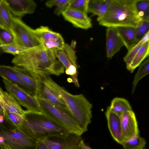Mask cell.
<instances>
[{"label":"cell","instance_id":"22","mask_svg":"<svg viewBox=\"0 0 149 149\" xmlns=\"http://www.w3.org/2000/svg\"><path fill=\"white\" fill-rule=\"evenodd\" d=\"M110 109L120 117L125 112L132 110V107L126 99L116 97L112 100Z\"/></svg>","mask_w":149,"mask_h":149},{"label":"cell","instance_id":"5","mask_svg":"<svg viewBox=\"0 0 149 149\" xmlns=\"http://www.w3.org/2000/svg\"><path fill=\"white\" fill-rule=\"evenodd\" d=\"M41 113L69 133L81 136L84 133L66 107L57 105L35 97Z\"/></svg>","mask_w":149,"mask_h":149},{"label":"cell","instance_id":"38","mask_svg":"<svg viewBox=\"0 0 149 149\" xmlns=\"http://www.w3.org/2000/svg\"><path fill=\"white\" fill-rule=\"evenodd\" d=\"M81 144L83 149H91L90 147L84 143L83 140L81 141Z\"/></svg>","mask_w":149,"mask_h":149},{"label":"cell","instance_id":"10","mask_svg":"<svg viewBox=\"0 0 149 149\" xmlns=\"http://www.w3.org/2000/svg\"><path fill=\"white\" fill-rule=\"evenodd\" d=\"M81 136L69 133L65 136L52 137L44 141L49 149H83Z\"/></svg>","mask_w":149,"mask_h":149},{"label":"cell","instance_id":"42","mask_svg":"<svg viewBox=\"0 0 149 149\" xmlns=\"http://www.w3.org/2000/svg\"><path fill=\"white\" fill-rule=\"evenodd\" d=\"M1 0H0V3L1 2Z\"/></svg>","mask_w":149,"mask_h":149},{"label":"cell","instance_id":"43","mask_svg":"<svg viewBox=\"0 0 149 149\" xmlns=\"http://www.w3.org/2000/svg\"><path fill=\"white\" fill-rule=\"evenodd\" d=\"M143 149H146L145 148Z\"/></svg>","mask_w":149,"mask_h":149},{"label":"cell","instance_id":"6","mask_svg":"<svg viewBox=\"0 0 149 149\" xmlns=\"http://www.w3.org/2000/svg\"><path fill=\"white\" fill-rule=\"evenodd\" d=\"M0 135L11 149H36L37 141L6 120L0 124Z\"/></svg>","mask_w":149,"mask_h":149},{"label":"cell","instance_id":"39","mask_svg":"<svg viewBox=\"0 0 149 149\" xmlns=\"http://www.w3.org/2000/svg\"><path fill=\"white\" fill-rule=\"evenodd\" d=\"M76 42L74 40H73L70 46L73 49H74L76 47Z\"/></svg>","mask_w":149,"mask_h":149},{"label":"cell","instance_id":"2","mask_svg":"<svg viewBox=\"0 0 149 149\" xmlns=\"http://www.w3.org/2000/svg\"><path fill=\"white\" fill-rule=\"evenodd\" d=\"M42 82L63 100L83 132L87 131L92 118V104L83 94L74 95L69 93L54 82L50 76L44 79Z\"/></svg>","mask_w":149,"mask_h":149},{"label":"cell","instance_id":"25","mask_svg":"<svg viewBox=\"0 0 149 149\" xmlns=\"http://www.w3.org/2000/svg\"><path fill=\"white\" fill-rule=\"evenodd\" d=\"M13 67L22 79L33 88L36 92L39 86L40 81L37 80L25 69L15 66Z\"/></svg>","mask_w":149,"mask_h":149},{"label":"cell","instance_id":"30","mask_svg":"<svg viewBox=\"0 0 149 149\" xmlns=\"http://www.w3.org/2000/svg\"><path fill=\"white\" fill-rule=\"evenodd\" d=\"M29 48L21 46L15 42L8 44L0 45V49L3 52L10 54L16 56Z\"/></svg>","mask_w":149,"mask_h":149},{"label":"cell","instance_id":"15","mask_svg":"<svg viewBox=\"0 0 149 149\" xmlns=\"http://www.w3.org/2000/svg\"><path fill=\"white\" fill-rule=\"evenodd\" d=\"M61 15L65 20L70 23L75 27L86 30L92 27L91 19L86 13L66 9Z\"/></svg>","mask_w":149,"mask_h":149},{"label":"cell","instance_id":"12","mask_svg":"<svg viewBox=\"0 0 149 149\" xmlns=\"http://www.w3.org/2000/svg\"><path fill=\"white\" fill-rule=\"evenodd\" d=\"M0 76L31 95L33 97L36 96V90L22 79L13 69V66L0 65Z\"/></svg>","mask_w":149,"mask_h":149},{"label":"cell","instance_id":"14","mask_svg":"<svg viewBox=\"0 0 149 149\" xmlns=\"http://www.w3.org/2000/svg\"><path fill=\"white\" fill-rule=\"evenodd\" d=\"M106 36V56L111 58L125 44L116 27H107Z\"/></svg>","mask_w":149,"mask_h":149},{"label":"cell","instance_id":"36","mask_svg":"<svg viewBox=\"0 0 149 149\" xmlns=\"http://www.w3.org/2000/svg\"><path fill=\"white\" fill-rule=\"evenodd\" d=\"M36 149H49V148L44 141H37Z\"/></svg>","mask_w":149,"mask_h":149},{"label":"cell","instance_id":"24","mask_svg":"<svg viewBox=\"0 0 149 149\" xmlns=\"http://www.w3.org/2000/svg\"><path fill=\"white\" fill-rule=\"evenodd\" d=\"M13 17L5 0H1L0 3V25L11 30Z\"/></svg>","mask_w":149,"mask_h":149},{"label":"cell","instance_id":"44","mask_svg":"<svg viewBox=\"0 0 149 149\" xmlns=\"http://www.w3.org/2000/svg\"><path fill=\"white\" fill-rule=\"evenodd\" d=\"M1 136H0V137Z\"/></svg>","mask_w":149,"mask_h":149},{"label":"cell","instance_id":"27","mask_svg":"<svg viewBox=\"0 0 149 149\" xmlns=\"http://www.w3.org/2000/svg\"><path fill=\"white\" fill-rule=\"evenodd\" d=\"M149 40V31L145 35L141 40L135 45L130 50L123 58L126 64L127 68H128L136 54L146 42Z\"/></svg>","mask_w":149,"mask_h":149},{"label":"cell","instance_id":"18","mask_svg":"<svg viewBox=\"0 0 149 149\" xmlns=\"http://www.w3.org/2000/svg\"><path fill=\"white\" fill-rule=\"evenodd\" d=\"M1 102L4 110L22 116H24L25 111L21 107L18 102L8 92L3 91Z\"/></svg>","mask_w":149,"mask_h":149},{"label":"cell","instance_id":"41","mask_svg":"<svg viewBox=\"0 0 149 149\" xmlns=\"http://www.w3.org/2000/svg\"><path fill=\"white\" fill-rule=\"evenodd\" d=\"M3 91L2 90V89L0 87V100L1 102V101L2 93Z\"/></svg>","mask_w":149,"mask_h":149},{"label":"cell","instance_id":"32","mask_svg":"<svg viewBox=\"0 0 149 149\" xmlns=\"http://www.w3.org/2000/svg\"><path fill=\"white\" fill-rule=\"evenodd\" d=\"M14 42L15 38L12 31L0 25V45H6Z\"/></svg>","mask_w":149,"mask_h":149},{"label":"cell","instance_id":"35","mask_svg":"<svg viewBox=\"0 0 149 149\" xmlns=\"http://www.w3.org/2000/svg\"><path fill=\"white\" fill-rule=\"evenodd\" d=\"M136 7L141 17L143 13L149 10V0H136Z\"/></svg>","mask_w":149,"mask_h":149},{"label":"cell","instance_id":"20","mask_svg":"<svg viewBox=\"0 0 149 149\" xmlns=\"http://www.w3.org/2000/svg\"><path fill=\"white\" fill-rule=\"evenodd\" d=\"M35 33L42 45L45 46L61 34L51 30L48 27L41 26L34 29Z\"/></svg>","mask_w":149,"mask_h":149},{"label":"cell","instance_id":"40","mask_svg":"<svg viewBox=\"0 0 149 149\" xmlns=\"http://www.w3.org/2000/svg\"><path fill=\"white\" fill-rule=\"evenodd\" d=\"M5 139L3 137L1 136L0 137V145H2L4 144Z\"/></svg>","mask_w":149,"mask_h":149},{"label":"cell","instance_id":"4","mask_svg":"<svg viewBox=\"0 0 149 149\" xmlns=\"http://www.w3.org/2000/svg\"><path fill=\"white\" fill-rule=\"evenodd\" d=\"M37 141L52 137H60L69 133L41 113L25 111L22 124L18 128Z\"/></svg>","mask_w":149,"mask_h":149},{"label":"cell","instance_id":"11","mask_svg":"<svg viewBox=\"0 0 149 149\" xmlns=\"http://www.w3.org/2000/svg\"><path fill=\"white\" fill-rule=\"evenodd\" d=\"M13 17L21 19L25 15L33 13L36 4L33 0H4Z\"/></svg>","mask_w":149,"mask_h":149},{"label":"cell","instance_id":"21","mask_svg":"<svg viewBox=\"0 0 149 149\" xmlns=\"http://www.w3.org/2000/svg\"><path fill=\"white\" fill-rule=\"evenodd\" d=\"M111 1V0H89L88 13L101 17L106 13Z\"/></svg>","mask_w":149,"mask_h":149},{"label":"cell","instance_id":"28","mask_svg":"<svg viewBox=\"0 0 149 149\" xmlns=\"http://www.w3.org/2000/svg\"><path fill=\"white\" fill-rule=\"evenodd\" d=\"M138 70L134 76L132 83V94H133L139 81L149 73V59L148 58L139 66Z\"/></svg>","mask_w":149,"mask_h":149},{"label":"cell","instance_id":"1","mask_svg":"<svg viewBox=\"0 0 149 149\" xmlns=\"http://www.w3.org/2000/svg\"><path fill=\"white\" fill-rule=\"evenodd\" d=\"M55 49L42 45L29 48L13 59L14 66L26 70L38 81L50 76V70L57 61Z\"/></svg>","mask_w":149,"mask_h":149},{"label":"cell","instance_id":"33","mask_svg":"<svg viewBox=\"0 0 149 149\" xmlns=\"http://www.w3.org/2000/svg\"><path fill=\"white\" fill-rule=\"evenodd\" d=\"M149 21H142L139 26L136 28L137 40L139 42L149 31Z\"/></svg>","mask_w":149,"mask_h":149},{"label":"cell","instance_id":"16","mask_svg":"<svg viewBox=\"0 0 149 149\" xmlns=\"http://www.w3.org/2000/svg\"><path fill=\"white\" fill-rule=\"evenodd\" d=\"M105 114L112 136L116 142L122 145L124 140L120 117L111 111L109 107Z\"/></svg>","mask_w":149,"mask_h":149},{"label":"cell","instance_id":"34","mask_svg":"<svg viewBox=\"0 0 149 149\" xmlns=\"http://www.w3.org/2000/svg\"><path fill=\"white\" fill-rule=\"evenodd\" d=\"M24 116H22L5 110L4 119L9 121L15 126L19 128L22 124Z\"/></svg>","mask_w":149,"mask_h":149},{"label":"cell","instance_id":"3","mask_svg":"<svg viewBox=\"0 0 149 149\" xmlns=\"http://www.w3.org/2000/svg\"><path fill=\"white\" fill-rule=\"evenodd\" d=\"M97 20L101 25L109 27L136 28L142 21L136 7V0H111L104 15Z\"/></svg>","mask_w":149,"mask_h":149},{"label":"cell","instance_id":"7","mask_svg":"<svg viewBox=\"0 0 149 149\" xmlns=\"http://www.w3.org/2000/svg\"><path fill=\"white\" fill-rule=\"evenodd\" d=\"M11 30L15 42L21 46L30 48L42 45L36 35L34 29L27 25L21 19L13 17Z\"/></svg>","mask_w":149,"mask_h":149},{"label":"cell","instance_id":"26","mask_svg":"<svg viewBox=\"0 0 149 149\" xmlns=\"http://www.w3.org/2000/svg\"><path fill=\"white\" fill-rule=\"evenodd\" d=\"M146 143L145 139L139 135L124 141L122 145L123 149H143Z\"/></svg>","mask_w":149,"mask_h":149},{"label":"cell","instance_id":"9","mask_svg":"<svg viewBox=\"0 0 149 149\" xmlns=\"http://www.w3.org/2000/svg\"><path fill=\"white\" fill-rule=\"evenodd\" d=\"M56 56L64 66L66 74L71 77L73 82L77 81L78 67L75 49L65 43L62 50L56 52Z\"/></svg>","mask_w":149,"mask_h":149},{"label":"cell","instance_id":"29","mask_svg":"<svg viewBox=\"0 0 149 149\" xmlns=\"http://www.w3.org/2000/svg\"><path fill=\"white\" fill-rule=\"evenodd\" d=\"M71 0H52L47 1L45 3L46 6L49 8L56 6L54 13L59 16L65 9Z\"/></svg>","mask_w":149,"mask_h":149},{"label":"cell","instance_id":"13","mask_svg":"<svg viewBox=\"0 0 149 149\" xmlns=\"http://www.w3.org/2000/svg\"><path fill=\"white\" fill-rule=\"evenodd\" d=\"M120 117L124 141L139 135L138 123L132 110L125 112Z\"/></svg>","mask_w":149,"mask_h":149},{"label":"cell","instance_id":"23","mask_svg":"<svg viewBox=\"0 0 149 149\" xmlns=\"http://www.w3.org/2000/svg\"><path fill=\"white\" fill-rule=\"evenodd\" d=\"M149 54V40L145 42L136 54L129 66L127 68L131 73L139 66Z\"/></svg>","mask_w":149,"mask_h":149},{"label":"cell","instance_id":"31","mask_svg":"<svg viewBox=\"0 0 149 149\" xmlns=\"http://www.w3.org/2000/svg\"><path fill=\"white\" fill-rule=\"evenodd\" d=\"M89 1V0H71L65 9H71L87 14Z\"/></svg>","mask_w":149,"mask_h":149},{"label":"cell","instance_id":"37","mask_svg":"<svg viewBox=\"0 0 149 149\" xmlns=\"http://www.w3.org/2000/svg\"><path fill=\"white\" fill-rule=\"evenodd\" d=\"M5 115V110L2 103L0 100V124L2 123L4 120Z\"/></svg>","mask_w":149,"mask_h":149},{"label":"cell","instance_id":"17","mask_svg":"<svg viewBox=\"0 0 149 149\" xmlns=\"http://www.w3.org/2000/svg\"><path fill=\"white\" fill-rule=\"evenodd\" d=\"M35 97L45 100L54 104L66 107L63 100L46 86L42 81H40L39 86L36 91V95Z\"/></svg>","mask_w":149,"mask_h":149},{"label":"cell","instance_id":"8","mask_svg":"<svg viewBox=\"0 0 149 149\" xmlns=\"http://www.w3.org/2000/svg\"><path fill=\"white\" fill-rule=\"evenodd\" d=\"M5 88L20 104L26 108L27 110L41 113L39 104L35 97L6 79L3 78Z\"/></svg>","mask_w":149,"mask_h":149},{"label":"cell","instance_id":"19","mask_svg":"<svg viewBox=\"0 0 149 149\" xmlns=\"http://www.w3.org/2000/svg\"><path fill=\"white\" fill-rule=\"evenodd\" d=\"M128 51L138 42L136 35V28L131 27H116Z\"/></svg>","mask_w":149,"mask_h":149}]
</instances>
